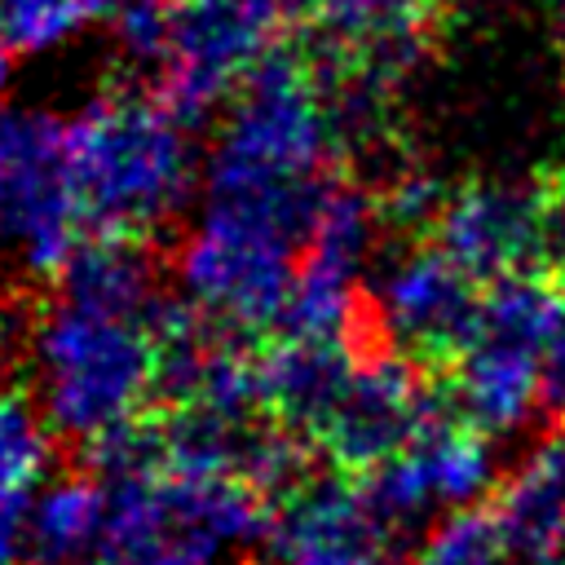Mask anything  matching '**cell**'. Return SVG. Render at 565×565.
I'll return each mask as SVG.
<instances>
[{"label": "cell", "instance_id": "1", "mask_svg": "<svg viewBox=\"0 0 565 565\" xmlns=\"http://www.w3.org/2000/svg\"><path fill=\"white\" fill-rule=\"evenodd\" d=\"M340 150L327 84L291 49H274L234 93L203 163V203L265 221L300 243L331 194L327 159Z\"/></svg>", "mask_w": 565, "mask_h": 565}, {"label": "cell", "instance_id": "2", "mask_svg": "<svg viewBox=\"0 0 565 565\" xmlns=\"http://www.w3.org/2000/svg\"><path fill=\"white\" fill-rule=\"evenodd\" d=\"M71 181L84 225L110 238H141L163 230L199 181L190 124L163 97L102 93L66 119Z\"/></svg>", "mask_w": 565, "mask_h": 565}, {"label": "cell", "instance_id": "3", "mask_svg": "<svg viewBox=\"0 0 565 565\" xmlns=\"http://www.w3.org/2000/svg\"><path fill=\"white\" fill-rule=\"evenodd\" d=\"M35 402L53 433L97 441L141 419L154 393V340L146 318L57 296L31 340Z\"/></svg>", "mask_w": 565, "mask_h": 565}, {"label": "cell", "instance_id": "4", "mask_svg": "<svg viewBox=\"0 0 565 565\" xmlns=\"http://www.w3.org/2000/svg\"><path fill=\"white\" fill-rule=\"evenodd\" d=\"M565 318V282L530 269L486 287L481 327L450 362V406L486 437L516 433L543 406V353Z\"/></svg>", "mask_w": 565, "mask_h": 565}, {"label": "cell", "instance_id": "5", "mask_svg": "<svg viewBox=\"0 0 565 565\" xmlns=\"http://www.w3.org/2000/svg\"><path fill=\"white\" fill-rule=\"evenodd\" d=\"M66 124L49 110H0V252L31 278H57L84 247Z\"/></svg>", "mask_w": 565, "mask_h": 565}, {"label": "cell", "instance_id": "6", "mask_svg": "<svg viewBox=\"0 0 565 565\" xmlns=\"http://www.w3.org/2000/svg\"><path fill=\"white\" fill-rule=\"evenodd\" d=\"M305 243L221 207H199L181 256L177 282L190 305H199L212 322L234 335L278 327L296 287Z\"/></svg>", "mask_w": 565, "mask_h": 565}, {"label": "cell", "instance_id": "7", "mask_svg": "<svg viewBox=\"0 0 565 565\" xmlns=\"http://www.w3.org/2000/svg\"><path fill=\"white\" fill-rule=\"evenodd\" d=\"M291 0H177L163 53V106L199 124L274 53Z\"/></svg>", "mask_w": 565, "mask_h": 565}, {"label": "cell", "instance_id": "8", "mask_svg": "<svg viewBox=\"0 0 565 565\" xmlns=\"http://www.w3.org/2000/svg\"><path fill=\"white\" fill-rule=\"evenodd\" d=\"M446 406L441 393H433L419 375V362L402 349H375L358 353V366L331 411V419L318 433L322 455L349 477V472H375L380 463L397 459L424 424Z\"/></svg>", "mask_w": 565, "mask_h": 565}, {"label": "cell", "instance_id": "9", "mask_svg": "<svg viewBox=\"0 0 565 565\" xmlns=\"http://www.w3.org/2000/svg\"><path fill=\"white\" fill-rule=\"evenodd\" d=\"M371 300L393 349L415 362L450 366L481 327L486 287L437 243H415L375 274Z\"/></svg>", "mask_w": 565, "mask_h": 565}, {"label": "cell", "instance_id": "10", "mask_svg": "<svg viewBox=\"0 0 565 565\" xmlns=\"http://www.w3.org/2000/svg\"><path fill=\"white\" fill-rule=\"evenodd\" d=\"M375 221H380V207L362 190L331 185L309 230V243L300 252L296 287L278 322V335L349 340V327L358 313V282L375 247Z\"/></svg>", "mask_w": 565, "mask_h": 565}, {"label": "cell", "instance_id": "11", "mask_svg": "<svg viewBox=\"0 0 565 565\" xmlns=\"http://www.w3.org/2000/svg\"><path fill=\"white\" fill-rule=\"evenodd\" d=\"M494 481L490 437L477 433L446 397V406L424 424V433L388 463L362 477L375 512L402 530L433 508H472Z\"/></svg>", "mask_w": 565, "mask_h": 565}, {"label": "cell", "instance_id": "12", "mask_svg": "<svg viewBox=\"0 0 565 565\" xmlns=\"http://www.w3.org/2000/svg\"><path fill=\"white\" fill-rule=\"evenodd\" d=\"M265 552L269 565H393L397 530L375 512L362 481L327 472L274 508Z\"/></svg>", "mask_w": 565, "mask_h": 565}, {"label": "cell", "instance_id": "13", "mask_svg": "<svg viewBox=\"0 0 565 565\" xmlns=\"http://www.w3.org/2000/svg\"><path fill=\"white\" fill-rule=\"evenodd\" d=\"M433 243L481 287L543 269V194L539 181H468L450 190Z\"/></svg>", "mask_w": 565, "mask_h": 565}, {"label": "cell", "instance_id": "14", "mask_svg": "<svg viewBox=\"0 0 565 565\" xmlns=\"http://www.w3.org/2000/svg\"><path fill=\"white\" fill-rule=\"evenodd\" d=\"M291 13L318 35L327 62L358 71L362 79L393 88L419 57L428 0H291Z\"/></svg>", "mask_w": 565, "mask_h": 565}, {"label": "cell", "instance_id": "15", "mask_svg": "<svg viewBox=\"0 0 565 565\" xmlns=\"http://www.w3.org/2000/svg\"><path fill=\"white\" fill-rule=\"evenodd\" d=\"M358 366V353L349 340H305V335H278L260 358V402L274 415V424L313 437L331 419L349 375Z\"/></svg>", "mask_w": 565, "mask_h": 565}, {"label": "cell", "instance_id": "16", "mask_svg": "<svg viewBox=\"0 0 565 565\" xmlns=\"http://www.w3.org/2000/svg\"><path fill=\"white\" fill-rule=\"evenodd\" d=\"M512 556L525 561H552V552L565 543V433L543 437L516 472L494 490L490 503Z\"/></svg>", "mask_w": 565, "mask_h": 565}, {"label": "cell", "instance_id": "17", "mask_svg": "<svg viewBox=\"0 0 565 565\" xmlns=\"http://www.w3.org/2000/svg\"><path fill=\"white\" fill-rule=\"evenodd\" d=\"M57 296L110 309V313H132L150 318L159 291H154V260L137 238H110L93 234L71 265L57 274Z\"/></svg>", "mask_w": 565, "mask_h": 565}, {"label": "cell", "instance_id": "18", "mask_svg": "<svg viewBox=\"0 0 565 565\" xmlns=\"http://www.w3.org/2000/svg\"><path fill=\"white\" fill-rule=\"evenodd\" d=\"M106 525L97 477H57L31 494V565H93Z\"/></svg>", "mask_w": 565, "mask_h": 565}, {"label": "cell", "instance_id": "19", "mask_svg": "<svg viewBox=\"0 0 565 565\" xmlns=\"http://www.w3.org/2000/svg\"><path fill=\"white\" fill-rule=\"evenodd\" d=\"M53 459V428L40 402L0 388V503L40 486Z\"/></svg>", "mask_w": 565, "mask_h": 565}, {"label": "cell", "instance_id": "20", "mask_svg": "<svg viewBox=\"0 0 565 565\" xmlns=\"http://www.w3.org/2000/svg\"><path fill=\"white\" fill-rule=\"evenodd\" d=\"M119 0H0V35L13 53H49L115 18Z\"/></svg>", "mask_w": 565, "mask_h": 565}, {"label": "cell", "instance_id": "21", "mask_svg": "<svg viewBox=\"0 0 565 565\" xmlns=\"http://www.w3.org/2000/svg\"><path fill=\"white\" fill-rule=\"evenodd\" d=\"M512 547L490 508H459L415 552L411 565H508Z\"/></svg>", "mask_w": 565, "mask_h": 565}, {"label": "cell", "instance_id": "22", "mask_svg": "<svg viewBox=\"0 0 565 565\" xmlns=\"http://www.w3.org/2000/svg\"><path fill=\"white\" fill-rule=\"evenodd\" d=\"M177 0H119L115 9V35L132 62H163L168 35H172Z\"/></svg>", "mask_w": 565, "mask_h": 565}, {"label": "cell", "instance_id": "23", "mask_svg": "<svg viewBox=\"0 0 565 565\" xmlns=\"http://www.w3.org/2000/svg\"><path fill=\"white\" fill-rule=\"evenodd\" d=\"M446 199H450V194H446L433 177L406 172V177H393V185H388L380 212H384V221H393V225H402V230H433L437 216H441V207H446Z\"/></svg>", "mask_w": 565, "mask_h": 565}, {"label": "cell", "instance_id": "24", "mask_svg": "<svg viewBox=\"0 0 565 565\" xmlns=\"http://www.w3.org/2000/svg\"><path fill=\"white\" fill-rule=\"evenodd\" d=\"M543 194V269L565 282V168L539 181Z\"/></svg>", "mask_w": 565, "mask_h": 565}, {"label": "cell", "instance_id": "25", "mask_svg": "<svg viewBox=\"0 0 565 565\" xmlns=\"http://www.w3.org/2000/svg\"><path fill=\"white\" fill-rule=\"evenodd\" d=\"M0 565H31V494L0 503Z\"/></svg>", "mask_w": 565, "mask_h": 565}, {"label": "cell", "instance_id": "26", "mask_svg": "<svg viewBox=\"0 0 565 565\" xmlns=\"http://www.w3.org/2000/svg\"><path fill=\"white\" fill-rule=\"evenodd\" d=\"M543 411L556 424V433H565V318L543 353Z\"/></svg>", "mask_w": 565, "mask_h": 565}, {"label": "cell", "instance_id": "27", "mask_svg": "<svg viewBox=\"0 0 565 565\" xmlns=\"http://www.w3.org/2000/svg\"><path fill=\"white\" fill-rule=\"evenodd\" d=\"M9 84H13V49H9V40L0 35V110H4V97H9Z\"/></svg>", "mask_w": 565, "mask_h": 565}, {"label": "cell", "instance_id": "28", "mask_svg": "<svg viewBox=\"0 0 565 565\" xmlns=\"http://www.w3.org/2000/svg\"><path fill=\"white\" fill-rule=\"evenodd\" d=\"M9 340H13V309H9V291H4V282H0V358H4Z\"/></svg>", "mask_w": 565, "mask_h": 565}, {"label": "cell", "instance_id": "29", "mask_svg": "<svg viewBox=\"0 0 565 565\" xmlns=\"http://www.w3.org/2000/svg\"><path fill=\"white\" fill-rule=\"evenodd\" d=\"M556 22H561V44H565V0H561V18Z\"/></svg>", "mask_w": 565, "mask_h": 565}, {"label": "cell", "instance_id": "30", "mask_svg": "<svg viewBox=\"0 0 565 565\" xmlns=\"http://www.w3.org/2000/svg\"><path fill=\"white\" fill-rule=\"evenodd\" d=\"M539 565H565V561H556V556H552V561H539Z\"/></svg>", "mask_w": 565, "mask_h": 565}, {"label": "cell", "instance_id": "31", "mask_svg": "<svg viewBox=\"0 0 565 565\" xmlns=\"http://www.w3.org/2000/svg\"><path fill=\"white\" fill-rule=\"evenodd\" d=\"M428 4H433V9H437V4H441V0H428Z\"/></svg>", "mask_w": 565, "mask_h": 565}]
</instances>
